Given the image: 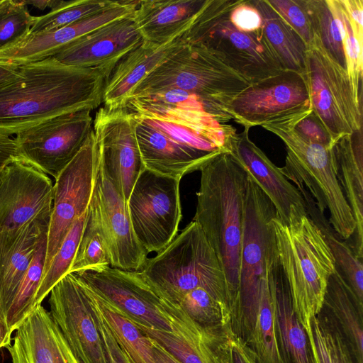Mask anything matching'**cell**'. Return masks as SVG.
Listing matches in <instances>:
<instances>
[{
  "label": "cell",
  "mask_w": 363,
  "mask_h": 363,
  "mask_svg": "<svg viewBox=\"0 0 363 363\" xmlns=\"http://www.w3.org/2000/svg\"><path fill=\"white\" fill-rule=\"evenodd\" d=\"M107 78L104 70L64 65L52 57L19 65V76L0 85V134L97 108Z\"/></svg>",
  "instance_id": "6da1fadb"
},
{
  "label": "cell",
  "mask_w": 363,
  "mask_h": 363,
  "mask_svg": "<svg viewBox=\"0 0 363 363\" xmlns=\"http://www.w3.org/2000/svg\"><path fill=\"white\" fill-rule=\"evenodd\" d=\"M200 171L193 220L201 227L218 259L226 279L231 310L238 289L248 174L230 151L219 154Z\"/></svg>",
  "instance_id": "7a4b0ae2"
},
{
  "label": "cell",
  "mask_w": 363,
  "mask_h": 363,
  "mask_svg": "<svg viewBox=\"0 0 363 363\" xmlns=\"http://www.w3.org/2000/svg\"><path fill=\"white\" fill-rule=\"evenodd\" d=\"M292 308L301 325L321 311L335 262L322 233L308 213L291 209L286 224L270 221Z\"/></svg>",
  "instance_id": "3957f363"
},
{
  "label": "cell",
  "mask_w": 363,
  "mask_h": 363,
  "mask_svg": "<svg viewBox=\"0 0 363 363\" xmlns=\"http://www.w3.org/2000/svg\"><path fill=\"white\" fill-rule=\"evenodd\" d=\"M152 289L175 305L196 288L209 292L230 312L226 279L218 259L194 220L140 271Z\"/></svg>",
  "instance_id": "277c9868"
},
{
  "label": "cell",
  "mask_w": 363,
  "mask_h": 363,
  "mask_svg": "<svg viewBox=\"0 0 363 363\" xmlns=\"http://www.w3.org/2000/svg\"><path fill=\"white\" fill-rule=\"evenodd\" d=\"M250 84L203 48L184 43L137 84L128 100L177 89L194 95L207 113L226 123L228 104Z\"/></svg>",
  "instance_id": "5b68a950"
},
{
  "label": "cell",
  "mask_w": 363,
  "mask_h": 363,
  "mask_svg": "<svg viewBox=\"0 0 363 363\" xmlns=\"http://www.w3.org/2000/svg\"><path fill=\"white\" fill-rule=\"evenodd\" d=\"M308 113L292 115L262 127L285 144V165L280 167L283 174L310 194L321 213L329 211L330 225L340 239L347 241L353 235L356 223L337 179L332 147L313 143L294 128L296 120Z\"/></svg>",
  "instance_id": "8992f818"
},
{
  "label": "cell",
  "mask_w": 363,
  "mask_h": 363,
  "mask_svg": "<svg viewBox=\"0 0 363 363\" xmlns=\"http://www.w3.org/2000/svg\"><path fill=\"white\" fill-rule=\"evenodd\" d=\"M240 0H207L195 20L179 38L208 51L250 83L284 70L267 44L262 30L245 33L230 20Z\"/></svg>",
  "instance_id": "52a82bcc"
},
{
  "label": "cell",
  "mask_w": 363,
  "mask_h": 363,
  "mask_svg": "<svg viewBox=\"0 0 363 363\" xmlns=\"http://www.w3.org/2000/svg\"><path fill=\"white\" fill-rule=\"evenodd\" d=\"M305 79L312 111L330 133L333 144L362 129V97L347 71L315 40L308 48Z\"/></svg>",
  "instance_id": "ba28073f"
},
{
  "label": "cell",
  "mask_w": 363,
  "mask_h": 363,
  "mask_svg": "<svg viewBox=\"0 0 363 363\" xmlns=\"http://www.w3.org/2000/svg\"><path fill=\"white\" fill-rule=\"evenodd\" d=\"M181 179L144 169L127 201L135 237L149 252H160L178 235Z\"/></svg>",
  "instance_id": "9c48e42d"
},
{
  "label": "cell",
  "mask_w": 363,
  "mask_h": 363,
  "mask_svg": "<svg viewBox=\"0 0 363 363\" xmlns=\"http://www.w3.org/2000/svg\"><path fill=\"white\" fill-rule=\"evenodd\" d=\"M275 216L272 203L248 175L239 283L231 318L242 315L258 301L267 253L274 239L270 221Z\"/></svg>",
  "instance_id": "30bf717a"
},
{
  "label": "cell",
  "mask_w": 363,
  "mask_h": 363,
  "mask_svg": "<svg viewBox=\"0 0 363 363\" xmlns=\"http://www.w3.org/2000/svg\"><path fill=\"white\" fill-rule=\"evenodd\" d=\"M97 167V149L92 129L77 155L55 179L43 274L74 222L88 210Z\"/></svg>",
  "instance_id": "8fae6325"
},
{
  "label": "cell",
  "mask_w": 363,
  "mask_h": 363,
  "mask_svg": "<svg viewBox=\"0 0 363 363\" xmlns=\"http://www.w3.org/2000/svg\"><path fill=\"white\" fill-rule=\"evenodd\" d=\"M50 314L80 363H108L95 309L84 283L68 273L51 289Z\"/></svg>",
  "instance_id": "7c38bea8"
},
{
  "label": "cell",
  "mask_w": 363,
  "mask_h": 363,
  "mask_svg": "<svg viewBox=\"0 0 363 363\" xmlns=\"http://www.w3.org/2000/svg\"><path fill=\"white\" fill-rule=\"evenodd\" d=\"M310 111L303 76L289 70L250 83L225 109L230 119L249 128Z\"/></svg>",
  "instance_id": "4fadbf2b"
},
{
  "label": "cell",
  "mask_w": 363,
  "mask_h": 363,
  "mask_svg": "<svg viewBox=\"0 0 363 363\" xmlns=\"http://www.w3.org/2000/svg\"><path fill=\"white\" fill-rule=\"evenodd\" d=\"M91 111H77L16 134L23 160L55 179L77 155L92 130Z\"/></svg>",
  "instance_id": "5bb4252c"
},
{
  "label": "cell",
  "mask_w": 363,
  "mask_h": 363,
  "mask_svg": "<svg viewBox=\"0 0 363 363\" xmlns=\"http://www.w3.org/2000/svg\"><path fill=\"white\" fill-rule=\"evenodd\" d=\"M75 274L89 289L134 324L174 332L162 299L145 281L140 271L107 267L100 271Z\"/></svg>",
  "instance_id": "9a60e30c"
},
{
  "label": "cell",
  "mask_w": 363,
  "mask_h": 363,
  "mask_svg": "<svg viewBox=\"0 0 363 363\" xmlns=\"http://www.w3.org/2000/svg\"><path fill=\"white\" fill-rule=\"evenodd\" d=\"M98 161L127 202L145 169L135 134L134 113L127 107H102L94 120Z\"/></svg>",
  "instance_id": "2e32d148"
},
{
  "label": "cell",
  "mask_w": 363,
  "mask_h": 363,
  "mask_svg": "<svg viewBox=\"0 0 363 363\" xmlns=\"http://www.w3.org/2000/svg\"><path fill=\"white\" fill-rule=\"evenodd\" d=\"M91 203L106 240L111 267L141 271L148 253L135 237L127 202L99 161Z\"/></svg>",
  "instance_id": "e0dca14e"
},
{
  "label": "cell",
  "mask_w": 363,
  "mask_h": 363,
  "mask_svg": "<svg viewBox=\"0 0 363 363\" xmlns=\"http://www.w3.org/2000/svg\"><path fill=\"white\" fill-rule=\"evenodd\" d=\"M53 184L48 174L23 159L7 165L0 173V231L50 217Z\"/></svg>",
  "instance_id": "ac0fdd59"
},
{
  "label": "cell",
  "mask_w": 363,
  "mask_h": 363,
  "mask_svg": "<svg viewBox=\"0 0 363 363\" xmlns=\"http://www.w3.org/2000/svg\"><path fill=\"white\" fill-rule=\"evenodd\" d=\"M125 107L140 116L190 128L230 152L236 129L216 121L200 101L184 91L171 89L130 99Z\"/></svg>",
  "instance_id": "d6986e66"
},
{
  "label": "cell",
  "mask_w": 363,
  "mask_h": 363,
  "mask_svg": "<svg viewBox=\"0 0 363 363\" xmlns=\"http://www.w3.org/2000/svg\"><path fill=\"white\" fill-rule=\"evenodd\" d=\"M143 40L133 14L91 31L52 57L67 66L104 70L108 77L119 61Z\"/></svg>",
  "instance_id": "ffe728a7"
},
{
  "label": "cell",
  "mask_w": 363,
  "mask_h": 363,
  "mask_svg": "<svg viewBox=\"0 0 363 363\" xmlns=\"http://www.w3.org/2000/svg\"><path fill=\"white\" fill-rule=\"evenodd\" d=\"M170 333L134 324L181 363H233L230 323L201 328L194 322L172 320Z\"/></svg>",
  "instance_id": "44dd1931"
},
{
  "label": "cell",
  "mask_w": 363,
  "mask_h": 363,
  "mask_svg": "<svg viewBox=\"0 0 363 363\" xmlns=\"http://www.w3.org/2000/svg\"><path fill=\"white\" fill-rule=\"evenodd\" d=\"M140 1H115L108 9L68 26L38 33H28L17 44L0 50V60L16 65L52 57L64 47L113 21L134 14Z\"/></svg>",
  "instance_id": "7402d4cb"
},
{
  "label": "cell",
  "mask_w": 363,
  "mask_h": 363,
  "mask_svg": "<svg viewBox=\"0 0 363 363\" xmlns=\"http://www.w3.org/2000/svg\"><path fill=\"white\" fill-rule=\"evenodd\" d=\"M249 130L244 127L241 133H236L231 143L230 152L272 203L277 218L286 224L292 208L302 213H307L306 201L298 189L283 174L281 168L250 139Z\"/></svg>",
  "instance_id": "603a6c76"
},
{
  "label": "cell",
  "mask_w": 363,
  "mask_h": 363,
  "mask_svg": "<svg viewBox=\"0 0 363 363\" xmlns=\"http://www.w3.org/2000/svg\"><path fill=\"white\" fill-rule=\"evenodd\" d=\"M134 115L136 138L146 169L182 179L200 170L219 155L187 147L157 128L147 118L135 113Z\"/></svg>",
  "instance_id": "cb8c5ba5"
},
{
  "label": "cell",
  "mask_w": 363,
  "mask_h": 363,
  "mask_svg": "<svg viewBox=\"0 0 363 363\" xmlns=\"http://www.w3.org/2000/svg\"><path fill=\"white\" fill-rule=\"evenodd\" d=\"M6 347L12 363H80L41 304L16 330Z\"/></svg>",
  "instance_id": "d4e9b609"
},
{
  "label": "cell",
  "mask_w": 363,
  "mask_h": 363,
  "mask_svg": "<svg viewBox=\"0 0 363 363\" xmlns=\"http://www.w3.org/2000/svg\"><path fill=\"white\" fill-rule=\"evenodd\" d=\"M50 218L0 231V313L4 321L38 243L48 233Z\"/></svg>",
  "instance_id": "484cf974"
},
{
  "label": "cell",
  "mask_w": 363,
  "mask_h": 363,
  "mask_svg": "<svg viewBox=\"0 0 363 363\" xmlns=\"http://www.w3.org/2000/svg\"><path fill=\"white\" fill-rule=\"evenodd\" d=\"M183 43L180 38L164 45L143 40L119 61L106 79L102 95L105 107H125L137 84Z\"/></svg>",
  "instance_id": "4316f807"
},
{
  "label": "cell",
  "mask_w": 363,
  "mask_h": 363,
  "mask_svg": "<svg viewBox=\"0 0 363 363\" xmlns=\"http://www.w3.org/2000/svg\"><path fill=\"white\" fill-rule=\"evenodd\" d=\"M207 0L140 1L134 19L143 40L164 45L179 38Z\"/></svg>",
  "instance_id": "83f0119b"
},
{
  "label": "cell",
  "mask_w": 363,
  "mask_h": 363,
  "mask_svg": "<svg viewBox=\"0 0 363 363\" xmlns=\"http://www.w3.org/2000/svg\"><path fill=\"white\" fill-rule=\"evenodd\" d=\"M266 274L272 284L277 334L285 363H315L306 333L292 308L288 284L275 250L268 252Z\"/></svg>",
  "instance_id": "f1b7e54d"
},
{
  "label": "cell",
  "mask_w": 363,
  "mask_h": 363,
  "mask_svg": "<svg viewBox=\"0 0 363 363\" xmlns=\"http://www.w3.org/2000/svg\"><path fill=\"white\" fill-rule=\"evenodd\" d=\"M362 129L344 135L333 145L337 176L351 208L356 228L347 243L355 256L363 257V150Z\"/></svg>",
  "instance_id": "f546056e"
},
{
  "label": "cell",
  "mask_w": 363,
  "mask_h": 363,
  "mask_svg": "<svg viewBox=\"0 0 363 363\" xmlns=\"http://www.w3.org/2000/svg\"><path fill=\"white\" fill-rule=\"evenodd\" d=\"M234 333L252 350L258 363H285L278 340L273 288L266 272L257 305Z\"/></svg>",
  "instance_id": "4dcf8cb0"
},
{
  "label": "cell",
  "mask_w": 363,
  "mask_h": 363,
  "mask_svg": "<svg viewBox=\"0 0 363 363\" xmlns=\"http://www.w3.org/2000/svg\"><path fill=\"white\" fill-rule=\"evenodd\" d=\"M337 328L356 363H363V303L335 266L329 278L320 311Z\"/></svg>",
  "instance_id": "1f68e13d"
},
{
  "label": "cell",
  "mask_w": 363,
  "mask_h": 363,
  "mask_svg": "<svg viewBox=\"0 0 363 363\" xmlns=\"http://www.w3.org/2000/svg\"><path fill=\"white\" fill-rule=\"evenodd\" d=\"M262 18L263 35L284 70L303 74L308 47L297 33L267 4L251 0Z\"/></svg>",
  "instance_id": "d6a6232c"
},
{
  "label": "cell",
  "mask_w": 363,
  "mask_h": 363,
  "mask_svg": "<svg viewBox=\"0 0 363 363\" xmlns=\"http://www.w3.org/2000/svg\"><path fill=\"white\" fill-rule=\"evenodd\" d=\"M306 204L307 213L319 228L333 254L335 266L357 300L363 303L362 260L357 258L346 241L340 240L329 221L321 213L310 194L297 186Z\"/></svg>",
  "instance_id": "836d02e7"
},
{
  "label": "cell",
  "mask_w": 363,
  "mask_h": 363,
  "mask_svg": "<svg viewBox=\"0 0 363 363\" xmlns=\"http://www.w3.org/2000/svg\"><path fill=\"white\" fill-rule=\"evenodd\" d=\"M314 34L325 52L347 71L343 24L338 0H301Z\"/></svg>",
  "instance_id": "e575fe53"
},
{
  "label": "cell",
  "mask_w": 363,
  "mask_h": 363,
  "mask_svg": "<svg viewBox=\"0 0 363 363\" xmlns=\"http://www.w3.org/2000/svg\"><path fill=\"white\" fill-rule=\"evenodd\" d=\"M86 287L130 362L131 363H156L150 338L133 322L119 313L111 304L86 286Z\"/></svg>",
  "instance_id": "d590c367"
},
{
  "label": "cell",
  "mask_w": 363,
  "mask_h": 363,
  "mask_svg": "<svg viewBox=\"0 0 363 363\" xmlns=\"http://www.w3.org/2000/svg\"><path fill=\"white\" fill-rule=\"evenodd\" d=\"M302 326L315 363H356L340 332L322 312Z\"/></svg>",
  "instance_id": "8d00e7d4"
},
{
  "label": "cell",
  "mask_w": 363,
  "mask_h": 363,
  "mask_svg": "<svg viewBox=\"0 0 363 363\" xmlns=\"http://www.w3.org/2000/svg\"><path fill=\"white\" fill-rule=\"evenodd\" d=\"M47 233L40 240L31 262L16 293L4 322L12 334L36 306L35 297L44 271Z\"/></svg>",
  "instance_id": "74e56055"
},
{
  "label": "cell",
  "mask_w": 363,
  "mask_h": 363,
  "mask_svg": "<svg viewBox=\"0 0 363 363\" xmlns=\"http://www.w3.org/2000/svg\"><path fill=\"white\" fill-rule=\"evenodd\" d=\"M107 267H111L110 253L91 201L85 226L69 273L100 271Z\"/></svg>",
  "instance_id": "f35d334b"
},
{
  "label": "cell",
  "mask_w": 363,
  "mask_h": 363,
  "mask_svg": "<svg viewBox=\"0 0 363 363\" xmlns=\"http://www.w3.org/2000/svg\"><path fill=\"white\" fill-rule=\"evenodd\" d=\"M87 211L74 222L43 274L35 297V306L41 304L54 286L69 272L85 226Z\"/></svg>",
  "instance_id": "ab89813d"
},
{
  "label": "cell",
  "mask_w": 363,
  "mask_h": 363,
  "mask_svg": "<svg viewBox=\"0 0 363 363\" xmlns=\"http://www.w3.org/2000/svg\"><path fill=\"white\" fill-rule=\"evenodd\" d=\"M115 1H63L48 13L35 16L29 33H38L57 29L95 15L110 7Z\"/></svg>",
  "instance_id": "60d3db41"
},
{
  "label": "cell",
  "mask_w": 363,
  "mask_h": 363,
  "mask_svg": "<svg viewBox=\"0 0 363 363\" xmlns=\"http://www.w3.org/2000/svg\"><path fill=\"white\" fill-rule=\"evenodd\" d=\"M174 306L182 309L197 326L201 328L231 323L229 310L202 288H196L187 292Z\"/></svg>",
  "instance_id": "b9f144b4"
},
{
  "label": "cell",
  "mask_w": 363,
  "mask_h": 363,
  "mask_svg": "<svg viewBox=\"0 0 363 363\" xmlns=\"http://www.w3.org/2000/svg\"><path fill=\"white\" fill-rule=\"evenodd\" d=\"M35 16L24 0H2L0 4V50L19 43L29 33Z\"/></svg>",
  "instance_id": "7bdbcfd3"
},
{
  "label": "cell",
  "mask_w": 363,
  "mask_h": 363,
  "mask_svg": "<svg viewBox=\"0 0 363 363\" xmlns=\"http://www.w3.org/2000/svg\"><path fill=\"white\" fill-rule=\"evenodd\" d=\"M266 1L297 33L308 48L313 45L314 34L301 0H266Z\"/></svg>",
  "instance_id": "ee69618b"
},
{
  "label": "cell",
  "mask_w": 363,
  "mask_h": 363,
  "mask_svg": "<svg viewBox=\"0 0 363 363\" xmlns=\"http://www.w3.org/2000/svg\"><path fill=\"white\" fill-rule=\"evenodd\" d=\"M230 20L239 30L258 33L262 30V18L251 0H240L230 11Z\"/></svg>",
  "instance_id": "f6af8a7d"
},
{
  "label": "cell",
  "mask_w": 363,
  "mask_h": 363,
  "mask_svg": "<svg viewBox=\"0 0 363 363\" xmlns=\"http://www.w3.org/2000/svg\"><path fill=\"white\" fill-rule=\"evenodd\" d=\"M294 130L304 138L326 147L331 148V136L319 118L311 111L296 120Z\"/></svg>",
  "instance_id": "bcb514c9"
},
{
  "label": "cell",
  "mask_w": 363,
  "mask_h": 363,
  "mask_svg": "<svg viewBox=\"0 0 363 363\" xmlns=\"http://www.w3.org/2000/svg\"><path fill=\"white\" fill-rule=\"evenodd\" d=\"M92 302L96 312L99 331L104 342L108 363H131L124 350L119 345L111 328L99 312L93 300Z\"/></svg>",
  "instance_id": "7dc6e473"
},
{
  "label": "cell",
  "mask_w": 363,
  "mask_h": 363,
  "mask_svg": "<svg viewBox=\"0 0 363 363\" xmlns=\"http://www.w3.org/2000/svg\"><path fill=\"white\" fill-rule=\"evenodd\" d=\"M359 44L363 45V1L338 0Z\"/></svg>",
  "instance_id": "c3c4849f"
},
{
  "label": "cell",
  "mask_w": 363,
  "mask_h": 363,
  "mask_svg": "<svg viewBox=\"0 0 363 363\" xmlns=\"http://www.w3.org/2000/svg\"><path fill=\"white\" fill-rule=\"evenodd\" d=\"M21 159L15 138L0 134V173L13 161Z\"/></svg>",
  "instance_id": "681fc988"
},
{
  "label": "cell",
  "mask_w": 363,
  "mask_h": 363,
  "mask_svg": "<svg viewBox=\"0 0 363 363\" xmlns=\"http://www.w3.org/2000/svg\"><path fill=\"white\" fill-rule=\"evenodd\" d=\"M233 363H258L252 350L235 333L231 338Z\"/></svg>",
  "instance_id": "f907efd6"
},
{
  "label": "cell",
  "mask_w": 363,
  "mask_h": 363,
  "mask_svg": "<svg viewBox=\"0 0 363 363\" xmlns=\"http://www.w3.org/2000/svg\"><path fill=\"white\" fill-rule=\"evenodd\" d=\"M150 341L156 363H181L156 341L151 338Z\"/></svg>",
  "instance_id": "816d5d0a"
},
{
  "label": "cell",
  "mask_w": 363,
  "mask_h": 363,
  "mask_svg": "<svg viewBox=\"0 0 363 363\" xmlns=\"http://www.w3.org/2000/svg\"><path fill=\"white\" fill-rule=\"evenodd\" d=\"M19 76V65L0 60V85Z\"/></svg>",
  "instance_id": "f5cc1de1"
},
{
  "label": "cell",
  "mask_w": 363,
  "mask_h": 363,
  "mask_svg": "<svg viewBox=\"0 0 363 363\" xmlns=\"http://www.w3.org/2000/svg\"><path fill=\"white\" fill-rule=\"evenodd\" d=\"M11 335L0 313V350L11 344Z\"/></svg>",
  "instance_id": "db71d44e"
},
{
  "label": "cell",
  "mask_w": 363,
  "mask_h": 363,
  "mask_svg": "<svg viewBox=\"0 0 363 363\" xmlns=\"http://www.w3.org/2000/svg\"><path fill=\"white\" fill-rule=\"evenodd\" d=\"M61 1L62 0H24V2L26 5L30 4L40 10H44L48 7L51 9H55L60 4Z\"/></svg>",
  "instance_id": "11a10c76"
},
{
  "label": "cell",
  "mask_w": 363,
  "mask_h": 363,
  "mask_svg": "<svg viewBox=\"0 0 363 363\" xmlns=\"http://www.w3.org/2000/svg\"><path fill=\"white\" fill-rule=\"evenodd\" d=\"M2 0H0V4L1 3Z\"/></svg>",
  "instance_id": "9f6ffc18"
}]
</instances>
